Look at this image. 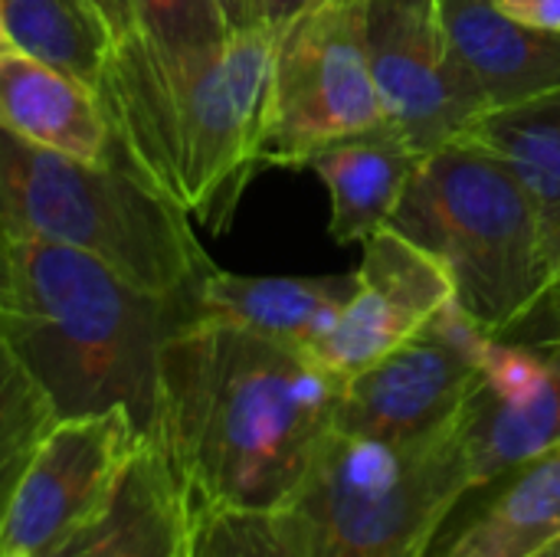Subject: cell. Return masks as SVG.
<instances>
[{"label":"cell","instance_id":"1","mask_svg":"<svg viewBox=\"0 0 560 557\" xmlns=\"http://www.w3.org/2000/svg\"><path fill=\"white\" fill-rule=\"evenodd\" d=\"M341 387V378L299 348L190 318L161 355L151 443L167 456L187 502L285 509L335 427Z\"/></svg>","mask_w":560,"mask_h":557},{"label":"cell","instance_id":"2","mask_svg":"<svg viewBox=\"0 0 560 557\" xmlns=\"http://www.w3.org/2000/svg\"><path fill=\"white\" fill-rule=\"evenodd\" d=\"M197 318L194 295H158L59 243L3 236L0 335L56 420L125 410L151 440L167 338Z\"/></svg>","mask_w":560,"mask_h":557},{"label":"cell","instance_id":"3","mask_svg":"<svg viewBox=\"0 0 560 557\" xmlns=\"http://www.w3.org/2000/svg\"><path fill=\"white\" fill-rule=\"evenodd\" d=\"M276 30L253 23L184 66H164L141 33L115 43L98 102L128 167L213 233L226 230L262 171Z\"/></svg>","mask_w":560,"mask_h":557},{"label":"cell","instance_id":"4","mask_svg":"<svg viewBox=\"0 0 560 557\" xmlns=\"http://www.w3.org/2000/svg\"><path fill=\"white\" fill-rule=\"evenodd\" d=\"M387 227L440 259L456 309L492 338L509 335L558 289L535 204L472 141L423 154Z\"/></svg>","mask_w":560,"mask_h":557},{"label":"cell","instance_id":"5","mask_svg":"<svg viewBox=\"0 0 560 557\" xmlns=\"http://www.w3.org/2000/svg\"><path fill=\"white\" fill-rule=\"evenodd\" d=\"M0 236L82 250L158 295H194L213 269L187 210L135 171L46 151L3 128Z\"/></svg>","mask_w":560,"mask_h":557},{"label":"cell","instance_id":"6","mask_svg":"<svg viewBox=\"0 0 560 557\" xmlns=\"http://www.w3.org/2000/svg\"><path fill=\"white\" fill-rule=\"evenodd\" d=\"M466 492L456 420L410 443L331 427L292 509L312 557H427Z\"/></svg>","mask_w":560,"mask_h":557},{"label":"cell","instance_id":"7","mask_svg":"<svg viewBox=\"0 0 560 557\" xmlns=\"http://www.w3.org/2000/svg\"><path fill=\"white\" fill-rule=\"evenodd\" d=\"M381 128L368 56V0H312L276 33L262 167H308L351 135Z\"/></svg>","mask_w":560,"mask_h":557},{"label":"cell","instance_id":"8","mask_svg":"<svg viewBox=\"0 0 560 557\" xmlns=\"http://www.w3.org/2000/svg\"><path fill=\"white\" fill-rule=\"evenodd\" d=\"M144 443L125 410L56 420L13 492L0 557H39L98 529Z\"/></svg>","mask_w":560,"mask_h":557},{"label":"cell","instance_id":"9","mask_svg":"<svg viewBox=\"0 0 560 557\" xmlns=\"http://www.w3.org/2000/svg\"><path fill=\"white\" fill-rule=\"evenodd\" d=\"M368 56L381 125L420 158L456 141L486 112L436 0H368Z\"/></svg>","mask_w":560,"mask_h":557},{"label":"cell","instance_id":"10","mask_svg":"<svg viewBox=\"0 0 560 557\" xmlns=\"http://www.w3.org/2000/svg\"><path fill=\"white\" fill-rule=\"evenodd\" d=\"M489 338L450 302L417 338L345 381L335 427L384 443L440 430L476 391Z\"/></svg>","mask_w":560,"mask_h":557},{"label":"cell","instance_id":"11","mask_svg":"<svg viewBox=\"0 0 560 557\" xmlns=\"http://www.w3.org/2000/svg\"><path fill=\"white\" fill-rule=\"evenodd\" d=\"M361 246L354 292L335 328L308 355L341 381L417 338L453 302V282L440 259L394 227L377 230Z\"/></svg>","mask_w":560,"mask_h":557},{"label":"cell","instance_id":"12","mask_svg":"<svg viewBox=\"0 0 560 557\" xmlns=\"http://www.w3.org/2000/svg\"><path fill=\"white\" fill-rule=\"evenodd\" d=\"M453 420L472 492L558 446L560 348L489 338L482 378Z\"/></svg>","mask_w":560,"mask_h":557},{"label":"cell","instance_id":"13","mask_svg":"<svg viewBox=\"0 0 560 557\" xmlns=\"http://www.w3.org/2000/svg\"><path fill=\"white\" fill-rule=\"evenodd\" d=\"M0 128L46 151L128 167L98 95L20 49L0 56Z\"/></svg>","mask_w":560,"mask_h":557},{"label":"cell","instance_id":"14","mask_svg":"<svg viewBox=\"0 0 560 557\" xmlns=\"http://www.w3.org/2000/svg\"><path fill=\"white\" fill-rule=\"evenodd\" d=\"M351 292L354 272L236 276L213 266L194 292V312L197 318L236 325L312 355V348L335 328Z\"/></svg>","mask_w":560,"mask_h":557},{"label":"cell","instance_id":"15","mask_svg":"<svg viewBox=\"0 0 560 557\" xmlns=\"http://www.w3.org/2000/svg\"><path fill=\"white\" fill-rule=\"evenodd\" d=\"M436 7L486 112L560 89V36L505 16L492 0H436Z\"/></svg>","mask_w":560,"mask_h":557},{"label":"cell","instance_id":"16","mask_svg":"<svg viewBox=\"0 0 560 557\" xmlns=\"http://www.w3.org/2000/svg\"><path fill=\"white\" fill-rule=\"evenodd\" d=\"M417 164L420 154L384 125L322 148L308 167L331 197V240L348 246L384 230L397 213Z\"/></svg>","mask_w":560,"mask_h":557},{"label":"cell","instance_id":"17","mask_svg":"<svg viewBox=\"0 0 560 557\" xmlns=\"http://www.w3.org/2000/svg\"><path fill=\"white\" fill-rule=\"evenodd\" d=\"M459 138L486 148L515 174L538 210L545 250L560 286V89L489 108Z\"/></svg>","mask_w":560,"mask_h":557},{"label":"cell","instance_id":"18","mask_svg":"<svg viewBox=\"0 0 560 557\" xmlns=\"http://www.w3.org/2000/svg\"><path fill=\"white\" fill-rule=\"evenodd\" d=\"M82 557H187V499L151 440L128 466Z\"/></svg>","mask_w":560,"mask_h":557},{"label":"cell","instance_id":"19","mask_svg":"<svg viewBox=\"0 0 560 557\" xmlns=\"http://www.w3.org/2000/svg\"><path fill=\"white\" fill-rule=\"evenodd\" d=\"M13 49L72 76L98 95L115 36L95 0H0Z\"/></svg>","mask_w":560,"mask_h":557},{"label":"cell","instance_id":"20","mask_svg":"<svg viewBox=\"0 0 560 557\" xmlns=\"http://www.w3.org/2000/svg\"><path fill=\"white\" fill-rule=\"evenodd\" d=\"M560 532V443L509 473V486L456 545L486 557H528Z\"/></svg>","mask_w":560,"mask_h":557},{"label":"cell","instance_id":"21","mask_svg":"<svg viewBox=\"0 0 560 557\" xmlns=\"http://www.w3.org/2000/svg\"><path fill=\"white\" fill-rule=\"evenodd\" d=\"M187 557H312L292 506L236 509L187 502Z\"/></svg>","mask_w":560,"mask_h":557},{"label":"cell","instance_id":"22","mask_svg":"<svg viewBox=\"0 0 560 557\" xmlns=\"http://www.w3.org/2000/svg\"><path fill=\"white\" fill-rule=\"evenodd\" d=\"M52 423L56 414L46 394L0 335V529L13 492Z\"/></svg>","mask_w":560,"mask_h":557},{"label":"cell","instance_id":"23","mask_svg":"<svg viewBox=\"0 0 560 557\" xmlns=\"http://www.w3.org/2000/svg\"><path fill=\"white\" fill-rule=\"evenodd\" d=\"M138 33L164 66H184L213 53L226 39V23L213 0H135Z\"/></svg>","mask_w":560,"mask_h":557},{"label":"cell","instance_id":"24","mask_svg":"<svg viewBox=\"0 0 560 557\" xmlns=\"http://www.w3.org/2000/svg\"><path fill=\"white\" fill-rule=\"evenodd\" d=\"M502 341L528 348H560V286L535 305V312L522 325L502 335Z\"/></svg>","mask_w":560,"mask_h":557},{"label":"cell","instance_id":"25","mask_svg":"<svg viewBox=\"0 0 560 557\" xmlns=\"http://www.w3.org/2000/svg\"><path fill=\"white\" fill-rule=\"evenodd\" d=\"M505 16L541 30V33H555L560 36V0H492Z\"/></svg>","mask_w":560,"mask_h":557},{"label":"cell","instance_id":"26","mask_svg":"<svg viewBox=\"0 0 560 557\" xmlns=\"http://www.w3.org/2000/svg\"><path fill=\"white\" fill-rule=\"evenodd\" d=\"M312 0H253V16L256 23L269 26V30H282L292 16H299Z\"/></svg>","mask_w":560,"mask_h":557},{"label":"cell","instance_id":"27","mask_svg":"<svg viewBox=\"0 0 560 557\" xmlns=\"http://www.w3.org/2000/svg\"><path fill=\"white\" fill-rule=\"evenodd\" d=\"M115 43L128 39L131 33H138V13H135V0H95Z\"/></svg>","mask_w":560,"mask_h":557},{"label":"cell","instance_id":"28","mask_svg":"<svg viewBox=\"0 0 560 557\" xmlns=\"http://www.w3.org/2000/svg\"><path fill=\"white\" fill-rule=\"evenodd\" d=\"M223 23H226V33H236V30H246L256 23L253 16V0H213Z\"/></svg>","mask_w":560,"mask_h":557},{"label":"cell","instance_id":"29","mask_svg":"<svg viewBox=\"0 0 560 557\" xmlns=\"http://www.w3.org/2000/svg\"><path fill=\"white\" fill-rule=\"evenodd\" d=\"M92 532H95V529H92ZM92 532H85V535H79V538H72V542H66V545H59V548H52V552H46V555L39 557H82L85 555L89 538H92Z\"/></svg>","mask_w":560,"mask_h":557},{"label":"cell","instance_id":"30","mask_svg":"<svg viewBox=\"0 0 560 557\" xmlns=\"http://www.w3.org/2000/svg\"><path fill=\"white\" fill-rule=\"evenodd\" d=\"M528 557H560V532L555 535V538H548L545 545H538V548H535Z\"/></svg>","mask_w":560,"mask_h":557},{"label":"cell","instance_id":"31","mask_svg":"<svg viewBox=\"0 0 560 557\" xmlns=\"http://www.w3.org/2000/svg\"><path fill=\"white\" fill-rule=\"evenodd\" d=\"M7 53H13V43H10V36L3 33V23H0V56H7Z\"/></svg>","mask_w":560,"mask_h":557},{"label":"cell","instance_id":"32","mask_svg":"<svg viewBox=\"0 0 560 557\" xmlns=\"http://www.w3.org/2000/svg\"><path fill=\"white\" fill-rule=\"evenodd\" d=\"M0 289H3V236H0Z\"/></svg>","mask_w":560,"mask_h":557}]
</instances>
